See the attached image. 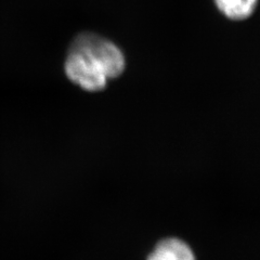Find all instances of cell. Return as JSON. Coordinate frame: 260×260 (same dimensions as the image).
<instances>
[{
    "mask_svg": "<svg viewBox=\"0 0 260 260\" xmlns=\"http://www.w3.org/2000/svg\"><path fill=\"white\" fill-rule=\"evenodd\" d=\"M93 58L104 70L109 79L118 78L126 68V59L120 48L111 40L93 32H81L77 35L70 46Z\"/></svg>",
    "mask_w": 260,
    "mask_h": 260,
    "instance_id": "6da1fadb",
    "label": "cell"
},
{
    "mask_svg": "<svg viewBox=\"0 0 260 260\" xmlns=\"http://www.w3.org/2000/svg\"><path fill=\"white\" fill-rule=\"evenodd\" d=\"M217 9L233 21L248 19L254 13L258 0H214Z\"/></svg>",
    "mask_w": 260,
    "mask_h": 260,
    "instance_id": "277c9868",
    "label": "cell"
},
{
    "mask_svg": "<svg viewBox=\"0 0 260 260\" xmlns=\"http://www.w3.org/2000/svg\"><path fill=\"white\" fill-rule=\"evenodd\" d=\"M146 260H198L192 247L182 239L168 237L154 245Z\"/></svg>",
    "mask_w": 260,
    "mask_h": 260,
    "instance_id": "3957f363",
    "label": "cell"
},
{
    "mask_svg": "<svg viewBox=\"0 0 260 260\" xmlns=\"http://www.w3.org/2000/svg\"><path fill=\"white\" fill-rule=\"evenodd\" d=\"M64 72L73 84L89 92L103 90L109 81L101 65L89 54L76 49L69 50Z\"/></svg>",
    "mask_w": 260,
    "mask_h": 260,
    "instance_id": "7a4b0ae2",
    "label": "cell"
}]
</instances>
